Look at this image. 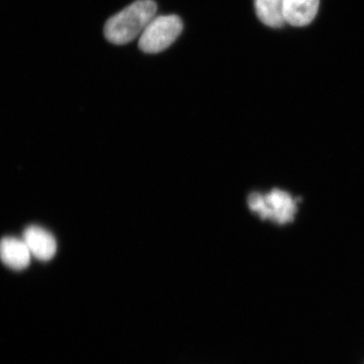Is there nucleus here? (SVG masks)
Wrapping results in <instances>:
<instances>
[{
  "mask_svg": "<svg viewBox=\"0 0 364 364\" xmlns=\"http://www.w3.org/2000/svg\"><path fill=\"white\" fill-rule=\"evenodd\" d=\"M299 198H294L287 191L274 188L265 195L253 193L249 196L248 205L261 219L269 220L277 225L294 221L298 212Z\"/></svg>",
  "mask_w": 364,
  "mask_h": 364,
  "instance_id": "2",
  "label": "nucleus"
},
{
  "mask_svg": "<svg viewBox=\"0 0 364 364\" xmlns=\"http://www.w3.org/2000/svg\"><path fill=\"white\" fill-rule=\"evenodd\" d=\"M258 18L264 25L280 28L284 25V0H254Z\"/></svg>",
  "mask_w": 364,
  "mask_h": 364,
  "instance_id": "7",
  "label": "nucleus"
},
{
  "mask_svg": "<svg viewBox=\"0 0 364 364\" xmlns=\"http://www.w3.org/2000/svg\"><path fill=\"white\" fill-rule=\"evenodd\" d=\"M32 253L23 239L7 237L0 241V259L7 267L23 270L28 267Z\"/></svg>",
  "mask_w": 364,
  "mask_h": 364,
  "instance_id": "5",
  "label": "nucleus"
},
{
  "mask_svg": "<svg viewBox=\"0 0 364 364\" xmlns=\"http://www.w3.org/2000/svg\"><path fill=\"white\" fill-rule=\"evenodd\" d=\"M182 28L183 23L179 16H155L139 38V47L147 54L164 51L179 37Z\"/></svg>",
  "mask_w": 364,
  "mask_h": 364,
  "instance_id": "3",
  "label": "nucleus"
},
{
  "mask_svg": "<svg viewBox=\"0 0 364 364\" xmlns=\"http://www.w3.org/2000/svg\"><path fill=\"white\" fill-rule=\"evenodd\" d=\"M156 11L153 0H136L105 23V37L114 45L128 44L140 38Z\"/></svg>",
  "mask_w": 364,
  "mask_h": 364,
  "instance_id": "1",
  "label": "nucleus"
},
{
  "mask_svg": "<svg viewBox=\"0 0 364 364\" xmlns=\"http://www.w3.org/2000/svg\"><path fill=\"white\" fill-rule=\"evenodd\" d=\"M23 241L30 249L33 257L48 261L54 257L57 251V242L52 234L43 228L32 226L26 229Z\"/></svg>",
  "mask_w": 364,
  "mask_h": 364,
  "instance_id": "4",
  "label": "nucleus"
},
{
  "mask_svg": "<svg viewBox=\"0 0 364 364\" xmlns=\"http://www.w3.org/2000/svg\"><path fill=\"white\" fill-rule=\"evenodd\" d=\"M320 0H284V20L289 25L304 26L312 23Z\"/></svg>",
  "mask_w": 364,
  "mask_h": 364,
  "instance_id": "6",
  "label": "nucleus"
}]
</instances>
